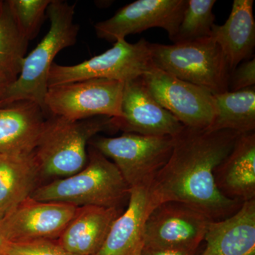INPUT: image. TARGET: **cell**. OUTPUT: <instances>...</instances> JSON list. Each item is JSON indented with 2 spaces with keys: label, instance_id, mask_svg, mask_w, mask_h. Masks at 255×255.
Masks as SVG:
<instances>
[{
  "label": "cell",
  "instance_id": "f546056e",
  "mask_svg": "<svg viewBox=\"0 0 255 255\" xmlns=\"http://www.w3.org/2000/svg\"><path fill=\"white\" fill-rule=\"evenodd\" d=\"M4 1L2 0H0V11L2 9L3 5H4Z\"/></svg>",
  "mask_w": 255,
  "mask_h": 255
},
{
  "label": "cell",
  "instance_id": "277c9868",
  "mask_svg": "<svg viewBox=\"0 0 255 255\" xmlns=\"http://www.w3.org/2000/svg\"><path fill=\"white\" fill-rule=\"evenodd\" d=\"M112 118L69 121L50 116L45 121L33 154L41 176L64 178L78 173L88 160L87 145L111 127Z\"/></svg>",
  "mask_w": 255,
  "mask_h": 255
},
{
  "label": "cell",
  "instance_id": "cb8c5ba5",
  "mask_svg": "<svg viewBox=\"0 0 255 255\" xmlns=\"http://www.w3.org/2000/svg\"><path fill=\"white\" fill-rule=\"evenodd\" d=\"M52 0H7L8 6L18 31L29 42L34 39Z\"/></svg>",
  "mask_w": 255,
  "mask_h": 255
},
{
  "label": "cell",
  "instance_id": "2e32d148",
  "mask_svg": "<svg viewBox=\"0 0 255 255\" xmlns=\"http://www.w3.org/2000/svg\"><path fill=\"white\" fill-rule=\"evenodd\" d=\"M215 182L226 197L243 204L255 199V133L241 134L214 172Z\"/></svg>",
  "mask_w": 255,
  "mask_h": 255
},
{
  "label": "cell",
  "instance_id": "8992f818",
  "mask_svg": "<svg viewBox=\"0 0 255 255\" xmlns=\"http://www.w3.org/2000/svg\"><path fill=\"white\" fill-rule=\"evenodd\" d=\"M89 145L112 159L130 189L149 188L168 161L174 138L124 132L119 137L96 135Z\"/></svg>",
  "mask_w": 255,
  "mask_h": 255
},
{
  "label": "cell",
  "instance_id": "484cf974",
  "mask_svg": "<svg viewBox=\"0 0 255 255\" xmlns=\"http://www.w3.org/2000/svg\"><path fill=\"white\" fill-rule=\"evenodd\" d=\"M255 59L245 60L239 64L230 75L228 91L237 92L255 87Z\"/></svg>",
  "mask_w": 255,
  "mask_h": 255
},
{
  "label": "cell",
  "instance_id": "5b68a950",
  "mask_svg": "<svg viewBox=\"0 0 255 255\" xmlns=\"http://www.w3.org/2000/svg\"><path fill=\"white\" fill-rule=\"evenodd\" d=\"M155 68L214 95L228 91L231 70L212 37L172 45L150 43Z\"/></svg>",
  "mask_w": 255,
  "mask_h": 255
},
{
  "label": "cell",
  "instance_id": "3957f363",
  "mask_svg": "<svg viewBox=\"0 0 255 255\" xmlns=\"http://www.w3.org/2000/svg\"><path fill=\"white\" fill-rule=\"evenodd\" d=\"M88 160L78 173L59 178L35 189L31 197L76 206L117 208L128 201L130 188L117 166L90 145Z\"/></svg>",
  "mask_w": 255,
  "mask_h": 255
},
{
  "label": "cell",
  "instance_id": "44dd1931",
  "mask_svg": "<svg viewBox=\"0 0 255 255\" xmlns=\"http://www.w3.org/2000/svg\"><path fill=\"white\" fill-rule=\"evenodd\" d=\"M214 96L215 116L207 130H230L241 134L255 132V86Z\"/></svg>",
  "mask_w": 255,
  "mask_h": 255
},
{
  "label": "cell",
  "instance_id": "52a82bcc",
  "mask_svg": "<svg viewBox=\"0 0 255 255\" xmlns=\"http://www.w3.org/2000/svg\"><path fill=\"white\" fill-rule=\"evenodd\" d=\"M150 42L142 38L135 43L119 40L113 47L74 65L53 63L48 74V87L90 80L107 79L127 82L140 78L153 68Z\"/></svg>",
  "mask_w": 255,
  "mask_h": 255
},
{
  "label": "cell",
  "instance_id": "ac0fdd59",
  "mask_svg": "<svg viewBox=\"0 0 255 255\" xmlns=\"http://www.w3.org/2000/svg\"><path fill=\"white\" fill-rule=\"evenodd\" d=\"M150 211L148 188L130 189L127 209L115 220L95 255H140L144 225Z\"/></svg>",
  "mask_w": 255,
  "mask_h": 255
},
{
  "label": "cell",
  "instance_id": "6da1fadb",
  "mask_svg": "<svg viewBox=\"0 0 255 255\" xmlns=\"http://www.w3.org/2000/svg\"><path fill=\"white\" fill-rule=\"evenodd\" d=\"M241 134L184 127L174 137L172 154L148 188L151 210L177 201L200 211L212 221L226 219L242 203L223 195L215 182L216 167Z\"/></svg>",
  "mask_w": 255,
  "mask_h": 255
},
{
  "label": "cell",
  "instance_id": "e0dca14e",
  "mask_svg": "<svg viewBox=\"0 0 255 255\" xmlns=\"http://www.w3.org/2000/svg\"><path fill=\"white\" fill-rule=\"evenodd\" d=\"M123 210L96 206H79L57 243L78 255H95L105 243Z\"/></svg>",
  "mask_w": 255,
  "mask_h": 255
},
{
  "label": "cell",
  "instance_id": "9a60e30c",
  "mask_svg": "<svg viewBox=\"0 0 255 255\" xmlns=\"http://www.w3.org/2000/svg\"><path fill=\"white\" fill-rule=\"evenodd\" d=\"M37 104L18 101L0 106V154H31L46 121Z\"/></svg>",
  "mask_w": 255,
  "mask_h": 255
},
{
  "label": "cell",
  "instance_id": "ffe728a7",
  "mask_svg": "<svg viewBox=\"0 0 255 255\" xmlns=\"http://www.w3.org/2000/svg\"><path fill=\"white\" fill-rule=\"evenodd\" d=\"M41 177L33 152L0 154V220L31 196Z\"/></svg>",
  "mask_w": 255,
  "mask_h": 255
},
{
  "label": "cell",
  "instance_id": "9c48e42d",
  "mask_svg": "<svg viewBox=\"0 0 255 255\" xmlns=\"http://www.w3.org/2000/svg\"><path fill=\"white\" fill-rule=\"evenodd\" d=\"M211 221L187 204L162 203L146 218L143 248L198 251Z\"/></svg>",
  "mask_w": 255,
  "mask_h": 255
},
{
  "label": "cell",
  "instance_id": "4316f807",
  "mask_svg": "<svg viewBox=\"0 0 255 255\" xmlns=\"http://www.w3.org/2000/svg\"><path fill=\"white\" fill-rule=\"evenodd\" d=\"M198 251L174 249H150L143 248L140 255H197Z\"/></svg>",
  "mask_w": 255,
  "mask_h": 255
},
{
  "label": "cell",
  "instance_id": "83f0119b",
  "mask_svg": "<svg viewBox=\"0 0 255 255\" xmlns=\"http://www.w3.org/2000/svg\"><path fill=\"white\" fill-rule=\"evenodd\" d=\"M8 242L5 240L2 233L0 231V255H7L6 250H7Z\"/></svg>",
  "mask_w": 255,
  "mask_h": 255
},
{
  "label": "cell",
  "instance_id": "30bf717a",
  "mask_svg": "<svg viewBox=\"0 0 255 255\" xmlns=\"http://www.w3.org/2000/svg\"><path fill=\"white\" fill-rule=\"evenodd\" d=\"M147 91L184 127L208 128L215 116L214 94L155 68L141 76Z\"/></svg>",
  "mask_w": 255,
  "mask_h": 255
},
{
  "label": "cell",
  "instance_id": "d6986e66",
  "mask_svg": "<svg viewBox=\"0 0 255 255\" xmlns=\"http://www.w3.org/2000/svg\"><path fill=\"white\" fill-rule=\"evenodd\" d=\"M253 0H234L231 14L223 25L214 24L211 37L222 50L231 72L253 58L255 46Z\"/></svg>",
  "mask_w": 255,
  "mask_h": 255
},
{
  "label": "cell",
  "instance_id": "d4e9b609",
  "mask_svg": "<svg viewBox=\"0 0 255 255\" xmlns=\"http://www.w3.org/2000/svg\"><path fill=\"white\" fill-rule=\"evenodd\" d=\"M7 255H78L60 246L56 241L8 243Z\"/></svg>",
  "mask_w": 255,
  "mask_h": 255
},
{
  "label": "cell",
  "instance_id": "7c38bea8",
  "mask_svg": "<svg viewBox=\"0 0 255 255\" xmlns=\"http://www.w3.org/2000/svg\"><path fill=\"white\" fill-rule=\"evenodd\" d=\"M77 209L72 204L29 196L0 220V231L8 243L56 241Z\"/></svg>",
  "mask_w": 255,
  "mask_h": 255
},
{
  "label": "cell",
  "instance_id": "603a6c76",
  "mask_svg": "<svg viewBox=\"0 0 255 255\" xmlns=\"http://www.w3.org/2000/svg\"><path fill=\"white\" fill-rule=\"evenodd\" d=\"M216 0H187L173 43L191 41L211 36Z\"/></svg>",
  "mask_w": 255,
  "mask_h": 255
},
{
  "label": "cell",
  "instance_id": "f1b7e54d",
  "mask_svg": "<svg viewBox=\"0 0 255 255\" xmlns=\"http://www.w3.org/2000/svg\"><path fill=\"white\" fill-rule=\"evenodd\" d=\"M12 81L4 74L0 73V92Z\"/></svg>",
  "mask_w": 255,
  "mask_h": 255
},
{
  "label": "cell",
  "instance_id": "8fae6325",
  "mask_svg": "<svg viewBox=\"0 0 255 255\" xmlns=\"http://www.w3.org/2000/svg\"><path fill=\"white\" fill-rule=\"evenodd\" d=\"M187 0H137L126 5L112 17L96 23L97 37L114 42L151 28H163L173 41Z\"/></svg>",
  "mask_w": 255,
  "mask_h": 255
},
{
  "label": "cell",
  "instance_id": "7402d4cb",
  "mask_svg": "<svg viewBox=\"0 0 255 255\" xmlns=\"http://www.w3.org/2000/svg\"><path fill=\"white\" fill-rule=\"evenodd\" d=\"M28 41L18 31L6 1L0 11V73L14 82L26 55Z\"/></svg>",
  "mask_w": 255,
  "mask_h": 255
},
{
  "label": "cell",
  "instance_id": "4fadbf2b",
  "mask_svg": "<svg viewBox=\"0 0 255 255\" xmlns=\"http://www.w3.org/2000/svg\"><path fill=\"white\" fill-rule=\"evenodd\" d=\"M122 117L112 118V129L151 136L175 137L184 126L156 102L141 77L124 83Z\"/></svg>",
  "mask_w": 255,
  "mask_h": 255
},
{
  "label": "cell",
  "instance_id": "ba28073f",
  "mask_svg": "<svg viewBox=\"0 0 255 255\" xmlns=\"http://www.w3.org/2000/svg\"><path fill=\"white\" fill-rule=\"evenodd\" d=\"M124 83L107 79H90L48 87L45 97L46 115L69 121L97 117H122Z\"/></svg>",
  "mask_w": 255,
  "mask_h": 255
},
{
  "label": "cell",
  "instance_id": "7a4b0ae2",
  "mask_svg": "<svg viewBox=\"0 0 255 255\" xmlns=\"http://www.w3.org/2000/svg\"><path fill=\"white\" fill-rule=\"evenodd\" d=\"M75 14V4L52 0L47 9L49 31L36 48L26 55L17 78L0 92V106L30 101L39 106L46 115L45 97L53 60L61 50L74 46L78 38L80 26L74 22Z\"/></svg>",
  "mask_w": 255,
  "mask_h": 255
},
{
  "label": "cell",
  "instance_id": "5bb4252c",
  "mask_svg": "<svg viewBox=\"0 0 255 255\" xmlns=\"http://www.w3.org/2000/svg\"><path fill=\"white\" fill-rule=\"evenodd\" d=\"M197 255H255V199L226 219L211 221Z\"/></svg>",
  "mask_w": 255,
  "mask_h": 255
}]
</instances>
